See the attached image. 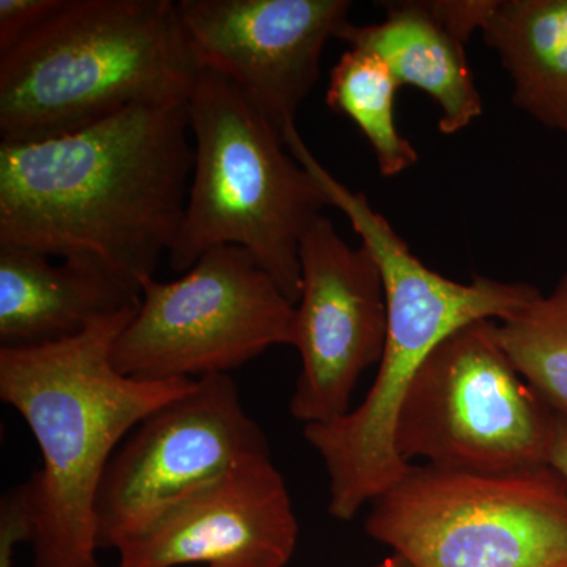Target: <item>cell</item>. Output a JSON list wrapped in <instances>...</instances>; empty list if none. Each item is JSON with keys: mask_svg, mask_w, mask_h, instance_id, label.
Wrapping results in <instances>:
<instances>
[{"mask_svg": "<svg viewBox=\"0 0 567 567\" xmlns=\"http://www.w3.org/2000/svg\"><path fill=\"white\" fill-rule=\"evenodd\" d=\"M188 103L142 104L80 132L0 144V245L155 278L188 200Z\"/></svg>", "mask_w": 567, "mask_h": 567, "instance_id": "obj_1", "label": "cell"}, {"mask_svg": "<svg viewBox=\"0 0 567 567\" xmlns=\"http://www.w3.org/2000/svg\"><path fill=\"white\" fill-rule=\"evenodd\" d=\"M137 306L65 341L0 347V399L22 416L41 453L40 470L14 491L33 567H100L96 499L111 458L141 421L196 383L142 382L112 365Z\"/></svg>", "mask_w": 567, "mask_h": 567, "instance_id": "obj_2", "label": "cell"}, {"mask_svg": "<svg viewBox=\"0 0 567 567\" xmlns=\"http://www.w3.org/2000/svg\"><path fill=\"white\" fill-rule=\"evenodd\" d=\"M199 70L173 0H62L0 54V137L76 133L142 104H186Z\"/></svg>", "mask_w": 567, "mask_h": 567, "instance_id": "obj_3", "label": "cell"}, {"mask_svg": "<svg viewBox=\"0 0 567 567\" xmlns=\"http://www.w3.org/2000/svg\"><path fill=\"white\" fill-rule=\"evenodd\" d=\"M339 212L374 257L388 305L385 349L364 401L338 420L308 424L303 431L330 480L328 511L347 522L390 491L412 466L395 451V421L432 350L465 324L503 322L516 316L540 290L483 275L457 282L436 274L410 251L364 193H347L339 200Z\"/></svg>", "mask_w": 567, "mask_h": 567, "instance_id": "obj_4", "label": "cell"}, {"mask_svg": "<svg viewBox=\"0 0 567 567\" xmlns=\"http://www.w3.org/2000/svg\"><path fill=\"white\" fill-rule=\"evenodd\" d=\"M194 163L171 268L186 274L218 246L251 254L297 306L305 234L327 207L282 134L230 82L200 70L188 102Z\"/></svg>", "mask_w": 567, "mask_h": 567, "instance_id": "obj_5", "label": "cell"}, {"mask_svg": "<svg viewBox=\"0 0 567 567\" xmlns=\"http://www.w3.org/2000/svg\"><path fill=\"white\" fill-rule=\"evenodd\" d=\"M364 527L412 567H567V483L551 466L412 465L372 503Z\"/></svg>", "mask_w": 567, "mask_h": 567, "instance_id": "obj_6", "label": "cell"}, {"mask_svg": "<svg viewBox=\"0 0 567 567\" xmlns=\"http://www.w3.org/2000/svg\"><path fill=\"white\" fill-rule=\"evenodd\" d=\"M558 412L520 375L498 320L458 328L432 350L406 391L394 429L405 462L456 472L548 466Z\"/></svg>", "mask_w": 567, "mask_h": 567, "instance_id": "obj_7", "label": "cell"}, {"mask_svg": "<svg viewBox=\"0 0 567 567\" xmlns=\"http://www.w3.org/2000/svg\"><path fill=\"white\" fill-rule=\"evenodd\" d=\"M295 309L251 254L218 246L177 281L144 282L112 365L142 382L229 374L270 347H293Z\"/></svg>", "mask_w": 567, "mask_h": 567, "instance_id": "obj_8", "label": "cell"}, {"mask_svg": "<svg viewBox=\"0 0 567 567\" xmlns=\"http://www.w3.org/2000/svg\"><path fill=\"white\" fill-rule=\"evenodd\" d=\"M265 453H271L267 436L233 377L196 380L115 451L96 499L100 547L117 550L194 488Z\"/></svg>", "mask_w": 567, "mask_h": 567, "instance_id": "obj_9", "label": "cell"}, {"mask_svg": "<svg viewBox=\"0 0 567 567\" xmlns=\"http://www.w3.org/2000/svg\"><path fill=\"white\" fill-rule=\"evenodd\" d=\"M293 347L301 372L290 401L295 420L324 424L350 412L360 377L385 349V286L365 246L347 245L327 216L305 234Z\"/></svg>", "mask_w": 567, "mask_h": 567, "instance_id": "obj_10", "label": "cell"}, {"mask_svg": "<svg viewBox=\"0 0 567 567\" xmlns=\"http://www.w3.org/2000/svg\"><path fill=\"white\" fill-rule=\"evenodd\" d=\"M350 0H178L197 70L218 74L284 134L320 74L328 40L349 24Z\"/></svg>", "mask_w": 567, "mask_h": 567, "instance_id": "obj_11", "label": "cell"}, {"mask_svg": "<svg viewBox=\"0 0 567 567\" xmlns=\"http://www.w3.org/2000/svg\"><path fill=\"white\" fill-rule=\"evenodd\" d=\"M298 533L286 480L265 453L167 507L117 548V567H286Z\"/></svg>", "mask_w": 567, "mask_h": 567, "instance_id": "obj_12", "label": "cell"}, {"mask_svg": "<svg viewBox=\"0 0 567 567\" xmlns=\"http://www.w3.org/2000/svg\"><path fill=\"white\" fill-rule=\"evenodd\" d=\"M141 293L103 268L0 245V342L33 347L84 333L104 317L140 305Z\"/></svg>", "mask_w": 567, "mask_h": 567, "instance_id": "obj_13", "label": "cell"}, {"mask_svg": "<svg viewBox=\"0 0 567 567\" xmlns=\"http://www.w3.org/2000/svg\"><path fill=\"white\" fill-rule=\"evenodd\" d=\"M385 18L368 25L349 22L336 39L374 52L402 85L420 89L440 110V133L451 136L483 114V99L465 54V41L443 22L432 0L383 3Z\"/></svg>", "mask_w": 567, "mask_h": 567, "instance_id": "obj_14", "label": "cell"}, {"mask_svg": "<svg viewBox=\"0 0 567 567\" xmlns=\"http://www.w3.org/2000/svg\"><path fill=\"white\" fill-rule=\"evenodd\" d=\"M513 103L567 141V0H491L480 28Z\"/></svg>", "mask_w": 567, "mask_h": 567, "instance_id": "obj_15", "label": "cell"}, {"mask_svg": "<svg viewBox=\"0 0 567 567\" xmlns=\"http://www.w3.org/2000/svg\"><path fill=\"white\" fill-rule=\"evenodd\" d=\"M401 84L374 52L350 48L330 73L327 104L364 134L382 177L405 173L417 163L412 142L395 125L394 100Z\"/></svg>", "mask_w": 567, "mask_h": 567, "instance_id": "obj_16", "label": "cell"}, {"mask_svg": "<svg viewBox=\"0 0 567 567\" xmlns=\"http://www.w3.org/2000/svg\"><path fill=\"white\" fill-rule=\"evenodd\" d=\"M498 334L528 385L567 416V270L550 293L498 322Z\"/></svg>", "mask_w": 567, "mask_h": 567, "instance_id": "obj_17", "label": "cell"}, {"mask_svg": "<svg viewBox=\"0 0 567 567\" xmlns=\"http://www.w3.org/2000/svg\"><path fill=\"white\" fill-rule=\"evenodd\" d=\"M61 6L62 0H0V54L10 51Z\"/></svg>", "mask_w": 567, "mask_h": 567, "instance_id": "obj_18", "label": "cell"}, {"mask_svg": "<svg viewBox=\"0 0 567 567\" xmlns=\"http://www.w3.org/2000/svg\"><path fill=\"white\" fill-rule=\"evenodd\" d=\"M29 543V524L17 494L10 492L0 506V567H13L14 548Z\"/></svg>", "mask_w": 567, "mask_h": 567, "instance_id": "obj_19", "label": "cell"}, {"mask_svg": "<svg viewBox=\"0 0 567 567\" xmlns=\"http://www.w3.org/2000/svg\"><path fill=\"white\" fill-rule=\"evenodd\" d=\"M548 466L555 470L567 483V416L558 413L551 440Z\"/></svg>", "mask_w": 567, "mask_h": 567, "instance_id": "obj_20", "label": "cell"}, {"mask_svg": "<svg viewBox=\"0 0 567 567\" xmlns=\"http://www.w3.org/2000/svg\"><path fill=\"white\" fill-rule=\"evenodd\" d=\"M371 567H412L409 565V563L405 561L404 558L399 557V555H391V557H388L383 559V561H380L379 565H374Z\"/></svg>", "mask_w": 567, "mask_h": 567, "instance_id": "obj_21", "label": "cell"}]
</instances>
